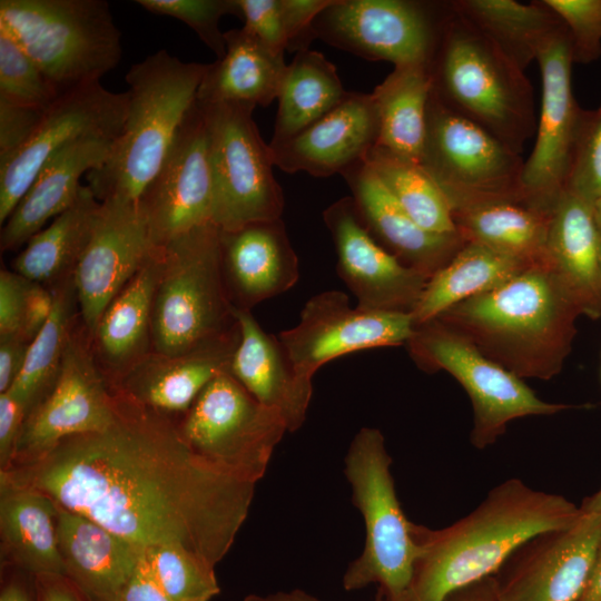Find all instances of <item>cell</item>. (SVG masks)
<instances>
[{"mask_svg":"<svg viewBox=\"0 0 601 601\" xmlns=\"http://www.w3.org/2000/svg\"><path fill=\"white\" fill-rule=\"evenodd\" d=\"M221 268L234 307L250 311L290 289L299 277L297 255L280 219L220 230Z\"/></svg>","mask_w":601,"mask_h":601,"instance_id":"24","label":"cell"},{"mask_svg":"<svg viewBox=\"0 0 601 601\" xmlns=\"http://www.w3.org/2000/svg\"><path fill=\"white\" fill-rule=\"evenodd\" d=\"M188 447L216 469L257 483L287 432L278 413L260 404L229 372L216 376L175 418Z\"/></svg>","mask_w":601,"mask_h":601,"instance_id":"12","label":"cell"},{"mask_svg":"<svg viewBox=\"0 0 601 601\" xmlns=\"http://www.w3.org/2000/svg\"><path fill=\"white\" fill-rule=\"evenodd\" d=\"M378 117L371 93L346 92L327 114L293 138L269 144L274 165L295 174L328 177L365 161L376 146Z\"/></svg>","mask_w":601,"mask_h":601,"instance_id":"22","label":"cell"},{"mask_svg":"<svg viewBox=\"0 0 601 601\" xmlns=\"http://www.w3.org/2000/svg\"><path fill=\"white\" fill-rule=\"evenodd\" d=\"M4 28L61 91L100 81L122 57L105 0H1Z\"/></svg>","mask_w":601,"mask_h":601,"instance_id":"7","label":"cell"},{"mask_svg":"<svg viewBox=\"0 0 601 601\" xmlns=\"http://www.w3.org/2000/svg\"><path fill=\"white\" fill-rule=\"evenodd\" d=\"M145 552L173 601H209L220 592L215 568L184 548L161 544Z\"/></svg>","mask_w":601,"mask_h":601,"instance_id":"41","label":"cell"},{"mask_svg":"<svg viewBox=\"0 0 601 601\" xmlns=\"http://www.w3.org/2000/svg\"><path fill=\"white\" fill-rule=\"evenodd\" d=\"M239 327L184 353L151 352L112 388L146 407L173 418L186 413L203 390L229 372Z\"/></svg>","mask_w":601,"mask_h":601,"instance_id":"23","label":"cell"},{"mask_svg":"<svg viewBox=\"0 0 601 601\" xmlns=\"http://www.w3.org/2000/svg\"><path fill=\"white\" fill-rule=\"evenodd\" d=\"M223 58L209 63L197 91L200 105L231 102L266 107L277 99L287 65L245 30L225 32Z\"/></svg>","mask_w":601,"mask_h":601,"instance_id":"32","label":"cell"},{"mask_svg":"<svg viewBox=\"0 0 601 601\" xmlns=\"http://www.w3.org/2000/svg\"><path fill=\"white\" fill-rule=\"evenodd\" d=\"M197 105L208 134L213 223L230 231L280 219L284 195L274 176L269 144L263 140L253 118L256 107L231 102Z\"/></svg>","mask_w":601,"mask_h":601,"instance_id":"10","label":"cell"},{"mask_svg":"<svg viewBox=\"0 0 601 601\" xmlns=\"http://www.w3.org/2000/svg\"><path fill=\"white\" fill-rule=\"evenodd\" d=\"M32 584L35 601H92L66 574H37Z\"/></svg>","mask_w":601,"mask_h":601,"instance_id":"53","label":"cell"},{"mask_svg":"<svg viewBox=\"0 0 601 601\" xmlns=\"http://www.w3.org/2000/svg\"><path fill=\"white\" fill-rule=\"evenodd\" d=\"M239 327L230 375L260 404L283 418L287 432L304 423L313 394L312 380L295 370L278 336L265 332L250 311L234 307Z\"/></svg>","mask_w":601,"mask_h":601,"instance_id":"26","label":"cell"},{"mask_svg":"<svg viewBox=\"0 0 601 601\" xmlns=\"http://www.w3.org/2000/svg\"><path fill=\"white\" fill-rule=\"evenodd\" d=\"M541 107L535 142L521 175L523 203L551 213L566 189L584 109L572 91V53L564 28L540 51Z\"/></svg>","mask_w":601,"mask_h":601,"instance_id":"15","label":"cell"},{"mask_svg":"<svg viewBox=\"0 0 601 601\" xmlns=\"http://www.w3.org/2000/svg\"><path fill=\"white\" fill-rule=\"evenodd\" d=\"M335 0H280L287 50L308 49L315 38L314 22Z\"/></svg>","mask_w":601,"mask_h":601,"instance_id":"48","label":"cell"},{"mask_svg":"<svg viewBox=\"0 0 601 601\" xmlns=\"http://www.w3.org/2000/svg\"><path fill=\"white\" fill-rule=\"evenodd\" d=\"M114 141L86 137L55 154L1 226V250L24 246L49 220L66 210L78 196L81 176L107 160Z\"/></svg>","mask_w":601,"mask_h":601,"instance_id":"28","label":"cell"},{"mask_svg":"<svg viewBox=\"0 0 601 601\" xmlns=\"http://www.w3.org/2000/svg\"><path fill=\"white\" fill-rule=\"evenodd\" d=\"M58 505L43 492L0 482L1 559L31 577L66 574L57 535Z\"/></svg>","mask_w":601,"mask_h":601,"instance_id":"31","label":"cell"},{"mask_svg":"<svg viewBox=\"0 0 601 601\" xmlns=\"http://www.w3.org/2000/svg\"><path fill=\"white\" fill-rule=\"evenodd\" d=\"M365 161L420 226L433 233L459 234L447 199L420 164L380 147H374Z\"/></svg>","mask_w":601,"mask_h":601,"instance_id":"40","label":"cell"},{"mask_svg":"<svg viewBox=\"0 0 601 601\" xmlns=\"http://www.w3.org/2000/svg\"><path fill=\"white\" fill-rule=\"evenodd\" d=\"M61 93L13 37L0 27V100L47 110Z\"/></svg>","mask_w":601,"mask_h":601,"instance_id":"42","label":"cell"},{"mask_svg":"<svg viewBox=\"0 0 601 601\" xmlns=\"http://www.w3.org/2000/svg\"><path fill=\"white\" fill-rule=\"evenodd\" d=\"M57 535L66 575L92 601H117L144 550L59 505Z\"/></svg>","mask_w":601,"mask_h":601,"instance_id":"30","label":"cell"},{"mask_svg":"<svg viewBox=\"0 0 601 601\" xmlns=\"http://www.w3.org/2000/svg\"><path fill=\"white\" fill-rule=\"evenodd\" d=\"M51 288L53 306L50 317L31 341L24 365L7 391L23 408L26 417L53 386L68 338L80 318L72 275Z\"/></svg>","mask_w":601,"mask_h":601,"instance_id":"39","label":"cell"},{"mask_svg":"<svg viewBox=\"0 0 601 601\" xmlns=\"http://www.w3.org/2000/svg\"><path fill=\"white\" fill-rule=\"evenodd\" d=\"M346 92L336 67L323 53L297 51L283 77L269 144L293 138L332 110Z\"/></svg>","mask_w":601,"mask_h":601,"instance_id":"37","label":"cell"},{"mask_svg":"<svg viewBox=\"0 0 601 601\" xmlns=\"http://www.w3.org/2000/svg\"><path fill=\"white\" fill-rule=\"evenodd\" d=\"M600 246L593 205L565 189L551 211L546 259L591 319L601 318Z\"/></svg>","mask_w":601,"mask_h":601,"instance_id":"29","label":"cell"},{"mask_svg":"<svg viewBox=\"0 0 601 601\" xmlns=\"http://www.w3.org/2000/svg\"><path fill=\"white\" fill-rule=\"evenodd\" d=\"M26 420V413L9 393H0V471L12 462L17 442Z\"/></svg>","mask_w":601,"mask_h":601,"instance_id":"50","label":"cell"},{"mask_svg":"<svg viewBox=\"0 0 601 601\" xmlns=\"http://www.w3.org/2000/svg\"><path fill=\"white\" fill-rule=\"evenodd\" d=\"M159 269L158 248L152 246L89 336L95 361L111 387L152 352V307Z\"/></svg>","mask_w":601,"mask_h":601,"instance_id":"27","label":"cell"},{"mask_svg":"<svg viewBox=\"0 0 601 601\" xmlns=\"http://www.w3.org/2000/svg\"><path fill=\"white\" fill-rule=\"evenodd\" d=\"M100 208L101 201L82 185L75 201L27 242L12 260V270L48 287L71 276L91 238Z\"/></svg>","mask_w":601,"mask_h":601,"instance_id":"33","label":"cell"},{"mask_svg":"<svg viewBox=\"0 0 601 601\" xmlns=\"http://www.w3.org/2000/svg\"><path fill=\"white\" fill-rule=\"evenodd\" d=\"M208 65L185 62L160 49L126 73L128 106L121 134L107 160L86 175L99 201H138L164 165L196 102Z\"/></svg>","mask_w":601,"mask_h":601,"instance_id":"4","label":"cell"},{"mask_svg":"<svg viewBox=\"0 0 601 601\" xmlns=\"http://www.w3.org/2000/svg\"><path fill=\"white\" fill-rule=\"evenodd\" d=\"M530 263L475 242H465L454 257L434 273L412 311L415 327L470 297L493 289Z\"/></svg>","mask_w":601,"mask_h":601,"instance_id":"35","label":"cell"},{"mask_svg":"<svg viewBox=\"0 0 601 601\" xmlns=\"http://www.w3.org/2000/svg\"><path fill=\"white\" fill-rule=\"evenodd\" d=\"M581 312L548 260L437 318L520 378L550 380L571 352Z\"/></svg>","mask_w":601,"mask_h":601,"instance_id":"3","label":"cell"},{"mask_svg":"<svg viewBox=\"0 0 601 601\" xmlns=\"http://www.w3.org/2000/svg\"><path fill=\"white\" fill-rule=\"evenodd\" d=\"M575 601H601V540L582 593Z\"/></svg>","mask_w":601,"mask_h":601,"instance_id":"58","label":"cell"},{"mask_svg":"<svg viewBox=\"0 0 601 601\" xmlns=\"http://www.w3.org/2000/svg\"><path fill=\"white\" fill-rule=\"evenodd\" d=\"M352 501L365 523V545L343 575L346 591L377 584L387 601H396L413 575L418 546L413 522L404 514L391 473L392 459L382 432L362 427L344 460Z\"/></svg>","mask_w":601,"mask_h":601,"instance_id":"8","label":"cell"},{"mask_svg":"<svg viewBox=\"0 0 601 601\" xmlns=\"http://www.w3.org/2000/svg\"><path fill=\"white\" fill-rule=\"evenodd\" d=\"M524 160L492 134L444 106L431 91L420 165L453 215L495 203H523Z\"/></svg>","mask_w":601,"mask_h":601,"instance_id":"9","label":"cell"},{"mask_svg":"<svg viewBox=\"0 0 601 601\" xmlns=\"http://www.w3.org/2000/svg\"><path fill=\"white\" fill-rule=\"evenodd\" d=\"M127 106L126 91L112 92L100 81L63 91L45 111L30 138L0 165L1 226L55 154L86 137L116 140L125 125Z\"/></svg>","mask_w":601,"mask_h":601,"instance_id":"16","label":"cell"},{"mask_svg":"<svg viewBox=\"0 0 601 601\" xmlns=\"http://www.w3.org/2000/svg\"><path fill=\"white\" fill-rule=\"evenodd\" d=\"M52 306V288L30 280L27 288L20 336L31 343L48 322Z\"/></svg>","mask_w":601,"mask_h":601,"instance_id":"52","label":"cell"},{"mask_svg":"<svg viewBox=\"0 0 601 601\" xmlns=\"http://www.w3.org/2000/svg\"><path fill=\"white\" fill-rule=\"evenodd\" d=\"M0 601H35L33 584L31 588L19 575H11L1 585Z\"/></svg>","mask_w":601,"mask_h":601,"instance_id":"57","label":"cell"},{"mask_svg":"<svg viewBox=\"0 0 601 601\" xmlns=\"http://www.w3.org/2000/svg\"><path fill=\"white\" fill-rule=\"evenodd\" d=\"M29 279L2 268L0 272V337L21 334Z\"/></svg>","mask_w":601,"mask_h":601,"instance_id":"49","label":"cell"},{"mask_svg":"<svg viewBox=\"0 0 601 601\" xmlns=\"http://www.w3.org/2000/svg\"><path fill=\"white\" fill-rule=\"evenodd\" d=\"M158 248L152 352L174 355L237 326L221 268L220 229L208 223Z\"/></svg>","mask_w":601,"mask_h":601,"instance_id":"6","label":"cell"},{"mask_svg":"<svg viewBox=\"0 0 601 601\" xmlns=\"http://www.w3.org/2000/svg\"><path fill=\"white\" fill-rule=\"evenodd\" d=\"M566 189L591 205L601 198V105L584 111Z\"/></svg>","mask_w":601,"mask_h":601,"instance_id":"44","label":"cell"},{"mask_svg":"<svg viewBox=\"0 0 601 601\" xmlns=\"http://www.w3.org/2000/svg\"><path fill=\"white\" fill-rule=\"evenodd\" d=\"M358 216L371 235L403 264L432 276L465 244L460 234H439L420 226L363 161L342 175Z\"/></svg>","mask_w":601,"mask_h":601,"instance_id":"25","label":"cell"},{"mask_svg":"<svg viewBox=\"0 0 601 601\" xmlns=\"http://www.w3.org/2000/svg\"><path fill=\"white\" fill-rule=\"evenodd\" d=\"M30 343L22 336L0 337V393L10 390L20 374Z\"/></svg>","mask_w":601,"mask_h":601,"instance_id":"54","label":"cell"},{"mask_svg":"<svg viewBox=\"0 0 601 601\" xmlns=\"http://www.w3.org/2000/svg\"><path fill=\"white\" fill-rule=\"evenodd\" d=\"M594 220L601 236V198L593 205Z\"/></svg>","mask_w":601,"mask_h":601,"instance_id":"60","label":"cell"},{"mask_svg":"<svg viewBox=\"0 0 601 601\" xmlns=\"http://www.w3.org/2000/svg\"><path fill=\"white\" fill-rule=\"evenodd\" d=\"M600 258H601V246H600Z\"/></svg>","mask_w":601,"mask_h":601,"instance_id":"61","label":"cell"},{"mask_svg":"<svg viewBox=\"0 0 601 601\" xmlns=\"http://www.w3.org/2000/svg\"><path fill=\"white\" fill-rule=\"evenodd\" d=\"M243 28L276 55L288 48L280 0H237Z\"/></svg>","mask_w":601,"mask_h":601,"instance_id":"46","label":"cell"},{"mask_svg":"<svg viewBox=\"0 0 601 601\" xmlns=\"http://www.w3.org/2000/svg\"><path fill=\"white\" fill-rule=\"evenodd\" d=\"M138 203L152 246L213 223L208 134L197 102L188 111L164 165Z\"/></svg>","mask_w":601,"mask_h":601,"instance_id":"19","label":"cell"},{"mask_svg":"<svg viewBox=\"0 0 601 601\" xmlns=\"http://www.w3.org/2000/svg\"><path fill=\"white\" fill-rule=\"evenodd\" d=\"M450 4L523 70L565 28L544 0L529 4L514 0H454Z\"/></svg>","mask_w":601,"mask_h":601,"instance_id":"34","label":"cell"},{"mask_svg":"<svg viewBox=\"0 0 601 601\" xmlns=\"http://www.w3.org/2000/svg\"><path fill=\"white\" fill-rule=\"evenodd\" d=\"M601 540V514L535 534L492 575L499 601H575L589 579Z\"/></svg>","mask_w":601,"mask_h":601,"instance_id":"18","label":"cell"},{"mask_svg":"<svg viewBox=\"0 0 601 601\" xmlns=\"http://www.w3.org/2000/svg\"><path fill=\"white\" fill-rule=\"evenodd\" d=\"M444 601H499L493 577L465 585L446 597Z\"/></svg>","mask_w":601,"mask_h":601,"instance_id":"55","label":"cell"},{"mask_svg":"<svg viewBox=\"0 0 601 601\" xmlns=\"http://www.w3.org/2000/svg\"><path fill=\"white\" fill-rule=\"evenodd\" d=\"M114 391L107 427L0 471V482L37 489L142 550L179 545L215 568L248 515L256 483L194 453L175 418Z\"/></svg>","mask_w":601,"mask_h":601,"instance_id":"1","label":"cell"},{"mask_svg":"<svg viewBox=\"0 0 601 601\" xmlns=\"http://www.w3.org/2000/svg\"><path fill=\"white\" fill-rule=\"evenodd\" d=\"M446 2L335 0L315 20V38L368 60L430 66Z\"/></svg>","mask_w":601,"mask_h":601,"instance_id":"13","label":"cell"},{"mask_svg":"<svg viewBox=\"0 0 601 601\" xmlns=\"http://www.w3.org/2000/svg\"><path fill=\"white\" fill-rule=\"evenodd\" d=\"M564 23L572 61L588 63L601 55V0H544Z\"/></svg>","mask_w":601,"mask_h":601,"instance_id":"45","label":"cell"},{"mask_svg":"<svg viewBox=\"0 0 601 601\" xmlns=\"http://www.w3.org/2000/svg\"><path fill=\"white\" fill-rule=\"evenodd\" d=\"M406 346L418 367L445 371L463 386L473 407L470 441L479 450L494 444L513 420L577 407L541 400L522 378L437 318L416 326Z\"/></svg>","mask_w":601,"mask_h":601,"instance_id":"11","label":"cell"},{"mask_svg":"<svg viewBox=\"0 0 601 601\" xmlns=\"http://www.w3.org/2000/svg\"><path fill=\"white\" fill-rule=\"evenodd\" d=\"M580 509L585 514H601V486L594 494L583 500Z\"/></svg>","mask_w":601,"mask_h":601,"instance_id":"59","label":"cell"},{"mask_svg":"<svg viewBox=\"0 0 601 601\" xmlns=\"http://www.w3.org/2000/svg\"><path fill=\"white\" fill-rule=\"evenodd\" d=\"M337 254V272L365 311L412 313L426 274L403 264L384 248L361 220L352 197L323 213Z\"/></svg>","mask_w":601,"mask_h":601,"instance_id":"20","label":"cell"},{"mask_svg":"<svg viewBox=\"0 0 601 601\" xmlns=\"http://www.w3.org/2000/svg\"><path fill=\"white\" fill-rule=\"evenodd\" d=\"M243 601H319L316 597L300 589L290 591H278L265 595L249 594ZM374 601H387L384 592L377 589Z\"/></svg>","mask_w":601,"mask_h":601,"instance_id":"56","label":"cell"},{"mask_svg":"<svg viewBox=\"0 0 601 601\" xmlns=\"http://www.w3.org/2000/svg\"><path fill=\"white\" fill-rule=\"evenodd\" d=\"M117 601H173L157 580L145 550Z\"/></svg>","mask_w":601,"mask_h":601,"instance_id":"51","label":"cell"},{"mask_svg":"<svg viewBox=\"0 0 601 601\" xmlns=\"http://www.w3.org/2000/svg\"><path fill=\"white\" fill-rule=\"evenodd\" d=\"M152 244L138 201H101L91 238L78 260L72 280L79 316L88 334L101 314L148 257Z\"/></svg>","mask_w":601,"mask_h":601,"instance_id":"21","label":"cell"},{"mask_svg":"<svg viewBox=\"0 0 601 601\" xmlns=\"http://www.w3.org/2000/svg\"><path fill=\"white\" fill-rule=\"evenodd\" d=\"M428 69L432 92L444 106L522 152L538 124L531 82L450 1Z\"/></svg>","mask_w":601,"mask_h":601,"instance_id":"5","label":"cell"},{"mask_svg":"<svg viewBox=\"0 0 601 601\" xmlns=\"http://www.w3.org/2000/svg\"><path fill=\"white\" fill-rule=\"evenodd\" d=\"M453 218L465 242L480 243L530 263L548 260L551 213L524 203L504 201L455 213Z\"/></svg>","mask_w":601,"mask_h":601,"instance_id":"38","label":"cell"},{"mask_svg":"<svg viewBox=\"0 0 601 601\" xmlns=\"http://www.w3.org/2000/svg\"><path fill=\"white\" fill-rule=\"evenodd\" d=\"M45 111L0 100V165L30 138Z\"/></svg>","mask_w":601,"mask_h":601,"instance_id":"47","label":"cell"},{"mask_svg":"<svg viewBox=\"0 0 601 601\" xmlns=\"http://www.w3.org/2000/svg\"><path fill=\"white\" fill-rule=\"evenodd\" d=\"M115 413V391L95 361L79 318L68 338L56 382L27 415L7 470L35 463L68 436L107 427Z\"/></svg>","mask_w":601,"mask_h":601,"instance_id":"14","label":"cell"},{"mask_svg":"<svg viewBox=\"0 0 601 601\" xmlns=\"http://www.w3.org/2000/svg\"><path fill=\"white\" fill-rule=\"evenodd\" d=\"M145 10L178 19L193 29L217 59L226 51L225 32L219 28L224 16L240 18L237 0H137Z\"/></svg>","mask_w":601,"mask_h":601,"instance_id":"43","label":"cell"},{"mask_svg":"<svg viewBox=\"0 0 601 601\" xmlns=\"http://www.w3.org/2000/svg\"><path fill=\"white\" fill-rule=\"evenodd\" d=\"M431 91L427 65L394 67L372 92L378 117L375 147L420 164Z\"/></svg>","mask_w":601,"mask_h":601,"instance_id":"36","label":"cell"},{"mask_svg":"<svg viewBox=\"0 0 601 601\" xmlns=\"http://www.w3.org/2000/svg\"><path fill=\"white\" fill-rule=\"evenodd\" d=\"M414 331L411 313L353 308L345 293L325 290L306 302L298 324L278 338L297 373L312 380L336 357L406 344Z\"/></svg>","mask_w":601,"mask_h":601,"instance_id":"17","label":"cell"},{"mask_svg":"<svg viewBox=\"0 0 601 601\" xmlns=\"http://www.w3.org/2000/svg\"><path fill=\"white\" fill-rule=\"evenodd\" d=\"M580 506L520 479L491 489L469 514L443 529L413 523L418 546L413 575L396 601H444L452 592L493 575L529 538L575 523Z\"/></svg>","mask_w":601,"mask_h":601,"instance_id":"2","label":"cell"}]
</instances>
